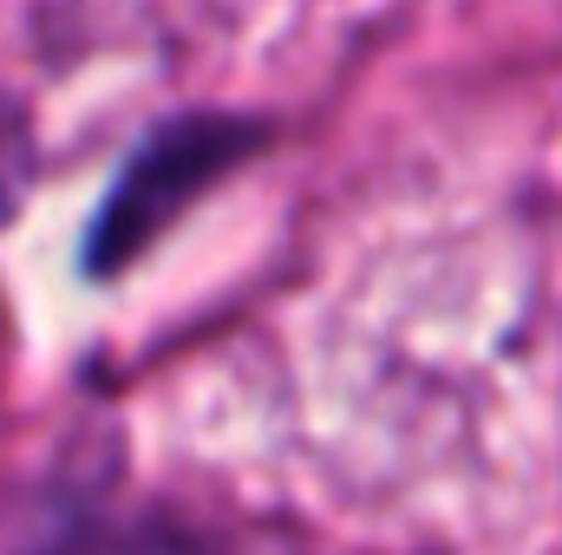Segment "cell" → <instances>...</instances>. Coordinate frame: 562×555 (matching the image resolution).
Returning a JSON list of instances; mask_svg holds the SVG:
<instances>
[{
	"label": "cell",
	"instance_id": "obj_1",
	"mask_svg": "<svg viewBox=\"0 0 562 555\" xmlns=\"http://www.w3.org/2000/svg\"><path fill=\"white\" fill-rule=\"evenodd\" d=\"M262 150H269V118H256V112H177V118L150 125L86 223L79 269L92 281L125 275L223 177H236Z\"/></svg>",
	"mask_w": 562,
	"mask_h": 555
},
{
	"label": "cell",
	"instance_id": "obj_2",
	"mask_svg": "<svg viewBox=\"0 0 562 555\" xmlns=\"http://www.w3.org/2000/svg\"><path fill=\"white\" fill-rule=\"evenodd\" d=\"M33 555H223L203 530L164 517V510H125V517H72Z\"/></svg>",
	"mask_w": 562,
	"mask_h": 555
},
{
	"label": "cell",
	"instance_id": "obj_3",
	"mask_svg": "<svg viewBox=\"0 0 562 555\" xmlns=\"http://www.w3.org/2000/svg\"><path fill=\"white\" fill-rule=\"evenodd\" d=\"M26 177H33V132H26V112L0 92V216L26 196Z\"/></svg>",
	"mask_w": 562,
	"mask_h": 555
}]
</instances>
